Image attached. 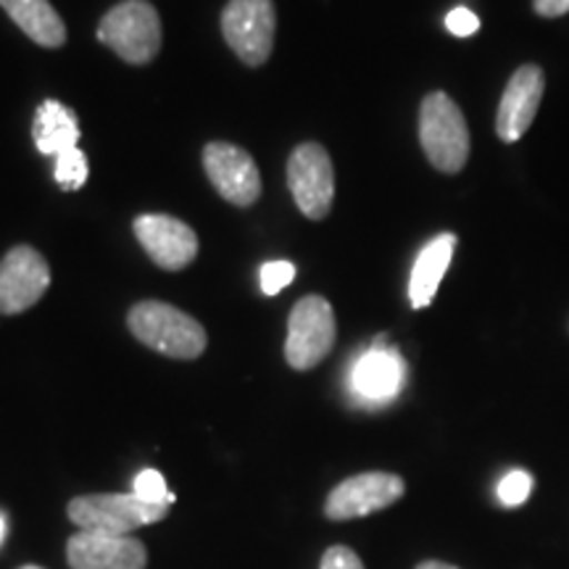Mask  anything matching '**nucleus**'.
<instances>
[{"label": "nucleus", "mask_w": 569, "mask_h": 569, "mask_svg": "<svg viewBox=\"0 0 569 569\" xmlns=\"http://www.w3.org/2000/svg\"><path fill=\"white\" fill-rule=\"evenodd\" d=\"M127 327L142 346L169 356V359L193 361L209 346V338L198 319L163 301L134 303L127 315Z\"/></svg>", "instance_id": "1"}, {"label": "nucleus", "mask_w": 569, "mask_h": 569, "mask_svg": "<svg viewBox=\"0 0 569 569\" xmlns=\"http://www.w3.org/2000/svg\"><path fill=\"white\" fill-rule=\"evenodd\" d=\"M419 142L427 161L443 174H457L469 161V127L465 113L446 92H430L419 106Z\"/></svg>", "instance_id": "2"}, {"label": "nucleus", "mask_w": 569, "mask_h": 569, "mask_svg": "<svg viewBox=\"0 0 569 569\" xmlns=\"http://www.w3.org/2000/svg\"><path fill=\"white\" fill-rule=\"evenodd\" d=\"M172 503H153L134 493H90L71 498L67 515L77 530L130 536L132 530L161 522Z\"/></svg>", "instance_id": "3"}, {"label": "nucleus", "mask_w": 569, "mask_h": 569, "mask_svg": "<svg viewBox=\"0 0 569 569\" xmlns=\"http://www.w3.org/2000/svg\"><path fill=\"white\" fill-rule=\"evenodd\" d=\"M98 40L127 63H151L161 51L159 11L148 0H122L101 19Z\"/></svg>", "instance_id": "4"}, {"label": "nucleus", "mask_w": 569, "mask_h": 569, "mask_svg": "<svg viewBox=\"0 0 569 569\" xmlns=\"http://www.w3.org/2000/svg\"><path fill=\"white\" fill-rule=\"evenodd\" d=\"M336 336L338 325L330 301L322 296H306L290 311L284 359L298 372H309L327 359L336 346Z\"/></svg>", "instance_id": "5"}, {"label": "nucleus", "mask_w": 569, "mask_h": 569, "mask_svg": "<svg viewBox=\"0 0 569 569\" xmlns=\"http://www.w3.org/2000/svg\"><path fill=\"white\" fill-rule=\"evenodd\" d=\"M277 13L272 0H230L222 11L227 46L248 67H261L274 48Z\"/></svg>", "instance_id": "6"}, {"label": "nucleus", "mask_w": 569, "mask_h": 569, "mask_svg": "<svg viewBox=\"0 0 569 569\" xmlns=\"http://www.w3.org/2000/svg\"><path fill=\"white\" fill-rule=\"evenodd\" d=\"M288 184L303 217L325 219L336 201V169L319 142H301L288 159Z\"/></svg>", "instance_id": "7"}, {"label": "nucleus", "mask_w": 569, "mask_h": 569, "mask_svg": "<svg viewBox=\"0 0 569 569\" xmlns=\"http://www.w3.org/2000/svg\"><path fill=\"white\" fill-rule=\"evenodd\" d=\"M407 493V482L393 472H361L330 490L325 501V517L332 522L361 519L393 507Z\"/></svg>", "instance_id": "8"}, {"label": "nucleus", "mask_w": 569, "mask_h": 569, "mask_svg": "<svg viewBox=\"0 0 569 569\" xmlns=\"http://www.w3.org/2000/svg\"><path fill=\"white\" fill-rule=\"evenodd\" d=\"M51 288V267L32 246H13L0 259V315L13 317L32 309Z\"/></svg>", "instance_id": "9"}, {"label": "nucleus", "mask_w": 569, "mask_h": 569, "mask_svg": "<svg viewBox=\"0 0 569 569\" xmlns=\"http://www.w3.org/2000/svg\"><path fill=\"white\" fill-rule=\"evenodd\" d=\"M203 169L227 203L253 206L261 196V174L253 156L232 142H209L203 148Z\"/></svg>", "instance_id": "10"}, {"label": "nucleus", "mask_w": 569, "mask_h": 569, "mask_svg": "<svg viewBox=\"0 0 569 569\" xmlns=\"http://www.w3.org/2000/svg\"><path fill=\"white\" fill-rule=\"evenodd\" d=\"M132 227L140 246L146 248L156 267L177 272V269H184L196 261L198 234L182 219L169 217V213H142L134 219Z\"/></svg>", "instance_id": "11"}, {"label": "nucleus", "mask_w": 569, "mask_h": 569, "mask_svg": "<svg viewBox=\"0 0 569 569\" xmlns=\"http://www.w3.org/2000/svg\"><path fill=\"white\" fill-rule=\"evenodd\" d=\"M546 90V77L543 69L536 63H525L519 67L507 88H503L501 103H498L496 113V134L503 142H517L525 138V132L530 130L536 122V113L543 101Z\"/></svg>", "instance_id": "12"}, {"label": "nucleus", "mask_w": 569, "mask_h": 569, "mask_svg": "<svg viewBox=\"0 0 569 569\" xmlns=\"http://www.w3.org/2000/svg\"><path fill=\"white\" fill-rule=\"evenodd\" d=\"M67 561L71 569H146L148 551L132 536L77 530L67 540Z\"/></svg>", "instance_id": "13"}, {"label": "nucleus", "mask_w": 569, "mask_h": 569, "mask_svg": "<svg viewBox=\"0 0 569 569\" xmlns=\"http://www.w3.org/2000/svg\"><path fill=\"white\" fill-rule=\"evenodd\" d=\"M403 377H407V365L396 348L377 346L356 361L351 382L356 396H361L365 401L382 403L398 396V390L403 388Z\"/></svg>", "instance_id": "14"}, {"label": "nucleus", "mask_w": 569, "mask_h": 569, "mask_svg": "<svg viewBox=\"0 0 569 569\" xmlns=\"http://www.w3.org/2000/svg\"><path fill=\"white\" fill-rule=\"evenodd\" d=\"M453 251H457V234L453 232L438 234L419 251L409 280V301L415 309H427L432 303L448 267H451Z\"/></svg>", "instance_id": "15"}, {"label": "nucleus", "mask_w": 569, "mask_h": 569, "mask_svg": "<svg viewBox=\"0 0 569 569\" xmlns=\"http://www.w3.org/2000/svg\"><path fill=\"white\" fill-rule=\"evenodd\" d=\"M13 24L42 48H61L67 42V24L48 0H0Z\"/></svg>", "instance_id": "16"}, {"label": "nucleus", "mask_w": 569, "mask_h": 569, "mask_svg": "<svg viewBox=\"0 0 569 569\" xmlns=\"http://www.w3.org/2000/svg\"><path fill=\"white\" fill-rule=\"evenodd\" d=\"M34 146L46 156H61L77 148L80 140V122L77 113L59 101H42L34 113Z\"/></svg>", "instance_id": "17"}, {"label": "nucleus", "mask_w": 569, "mask_h": 569, "mask_svg": "<svg viewBox=\"0 0 569 569\" xmlns=\"http://www.w3.org/2000/svg\"><path fill=\"white\" fill-rule=\"evenodd\" d=\"M56 182L61 190H80L88 182V156L80 148L56 156Z\"/></svg>", "instance_id": "18"}, {"label": "nucleus", "mask_w": 569, "mask_h": 569, "mask_svg": "<svg viewBox=\"0 0 569 569\" xmlns=\"http://www.w3.org/2000/svg\"><path fill=\"white\" fill-rule=\"evenodd\" d=\"M532 493V475L525 469H511V472L498 482V498H501L503 507L515 509L522 507Z\"/></svg>", "instance_id": "19"}, {"label": "nucleus", "mask_w": 569, "mask_h": 569, "mask_svg": "<svg viewBox=\"0 0 569 569\" xmlns=\"http://www.w3.org/2000/svg\"><path fill=\"white\" fill-rule=\"evenodd\" d=\"M132 493L153 503H174V493H169L167 480H163V475L156 472V469H142L138 478H134Z\"/></svg>", "instance_id": "20"}, {"label": "nucleus", "mask_w": 569, "mask_h": 569, "mask_svg": "<svg viewBox=\"0 0 569 569\" xmlns=\"http://www.w3.org/2000/svg\"><path fill=\"white\" fill-rule=\"evenodd\" d=\"M296 277V267L290 261H269L261 267V290L264 296H277L282 288H288Z\"/></svg>", "instance_id": "21"}, {"label": "nucleus", "mask_w": 569, "mask_h": 569, "mask_svg": "<svg viewBox=\"0 0 569 569\" xmlns=\"http://www.w3.org/2000/svg\"><path fill=\"white\" fill-rule=\"evenodd\" d=\"M319 569H365V565H361L359 553L348 549V546H330Z\"/></svg>", "instance_id": "22"}, {"label": "nucleus", "mask_w": 569, "mask_h": 569, "mask_svg": "<svg viewBox=\"0 0 569 569\" xmlns=\"http://www.w3.org/2000/svg\"><path fill=\"white\" fill-rule=\"evenodd\" d=\"M446 30L451 34H457V38H469V34H475L480 30L478 13H472L469 9H453L446 17Z\"/></svg>", "instance_id": "23"}, {"label": "nucleus", "mask_w": 569, "mask_h": 569, "mask_svg": "<svg viewBox=\"0 0 569 569\" xmlns=\"http://www.w3.org/2000/svg\"><path fill=\"white\" fill-rule=\"evenodd\" d=\"M532 11L543 19H557L569 13V0H532Z\"/></svg>", "instance_id": "24"}, {"label": "nucleus", "mask_w": 569, "mask_h": 569, "mask_svg": "<svg viewBox=\"0 0 569 569\" xmlns=\"http://www.w3.org/2000/svg\"><path fill=\"white\" fill-rule=\"evenodd\" d=\"M417 569H459V567L446 565V561H436V559H430V561H422V565H419Z\"/></svg>", "instance_id": "25"}, {"label": "nucleus", "mask_w": 569, "mask_h": 569, "mask_svg": "<svg viewBox=\"0 0 569 569\" xmlns=\"http://www.w3.org/2000/svg\"><path fill=\"white\" fill-rule=\"evenodd\" d=\"M6 530H9V528H6V517L0 515V543H3V540H6Z\"/></svg>", "instance_id": "26"}, {"label": "nucleus", "mask_w": 569, "mask_h": 569, "mask_svg": "<svg viewBox=\"0 0 569 569\" xmlns=\"http://www.w3.org/2000/svg\"><path fill=\"white\" fill-rule=\"evenodd\" d=\"M19 569H46V567H38V565H24V567H19Z\"/></svg>", "instance_id": "27"}]
</instances>
